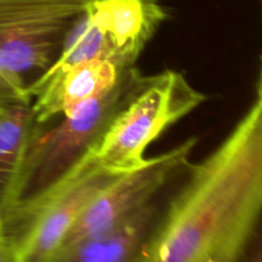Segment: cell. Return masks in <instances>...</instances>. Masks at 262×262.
<instances>
[{
  "mask_svg": "<svg viewBox=\"0 0 262 262\" xmlns=\"http://www.w3.org/2000/svg\"><path fill=\"white\" fill-rule=\"evenodd\" d=\"M145 79L136 66L125 68L109 92L61 115L56 123L37 124L28 142L10 205L41 193L61 178L99 141L117 113L140 91Z\"/></svg>",
  "mask_w": 262,
  "mask_h": 262,
  "instance_id": "7a4b0ae2",
  "label": "cell"
},
{
  "mask_svg": "<svg viewBox=\"0 0 262 262\" xmlns=\"http://www.w3.org/2000/svg\"><path fill=\"white\" fill-rule=\"evenodd\" d=\"M15 101H32L28 83L0 60V104Z\"/></svg>",
  "mask_w": 262,
  "mask_h": 262,
  "instance_id": "30bf717a",
  "label": "cell"
},
{
  "mask_svg": "<svg viewBox=\"0 0 262 262\" xmlns=\"http://www.w3.org/2000/svg\"><path fill=\"white\" fill-rule=\"evenodd\" d=\"M37 124L32 101L0 104V217L12 204L26 150Z\"/></svg>",
  "mask_w": 262,
  "mask_h": 262,
  "instance_id": "9c48e42d",
  "label": "cell"
},
{
  "mask_svg": "<svg viewBox=\"0 0 262 262\" xmlns=\"http://www.w3.org/2000/svg\"><path fill=\"white\" fill-rule=\"evenodd\" d=\"M124 69L109 59H92L59 73H42L28 83L36 122H53L84 102L102 96L119 82Z\"/></svg>",
  "mask_w": 262,
  "mask_h": 262,
  "instance_id": "8992f818",
  "label": "cell"
},
{
  "mask_svg": "<svg viewBox=\"0 0 262 262\" xmlns=\"http://www.w3.org/2000/svg\"><path fill=\"white\" fill-rule=\"evenodd\" d=\"M159 212V205L151 202L109 230L61 246L43 262H133Z\"/></svg>",
  "mask_w": 262,
  "mask_h": 262,
  "instance_id": "ba28073f",
  "label": "cell"
},
{
  "mask_svg": "<svg viewBox=\"0 0 262 262\" xmlns=\"http://www.w3.org/2000/svg\"><path fill=\"white\" fill-rule=\"evenodd\" d=\"M122 174L100 165L90 148L41 193L10 205L0 222L17 262H43L61 245L90 202Z\"/></svg>",
  "mask_w": 262,
  "mask_h": 262,
  "instance_id": "3957f363",
  "label": "cell"
},
{
  "mask_svg": "<svg viewBox=\"0 0 262 262\" xmlns=\"http://www.w3.org/2000/svg\"><path fill=\"white\" fill-rule=\"evenodd\" d=\"M242 262H262V230L260 234L256 235Z\"/></svg>",
  "mask_w": 262,
  "mask_h": 262,
  "instance_id": "7c38bea8",
  "label": "cell"
},
{
  "mask_svg": "<svg viewBox=\"0 0 262 262\" xmlns=\"http://www.w3.org/2000/svg\"><path fill=\"white\" fill-rule=\"evenodd\" d=\"M196 145L197 138H188L171 150L148 159L137 170L115 178L79 215L61 246L109 230L155 201L159 192L188 168Z\"/></svg>",
  "mask_w": 262,
  "mask_h": 262,
  "instance_id": "5b68a950",
  "label": "cell"
},
{
  "mask_svg": "<svg viewBox=\"0 0 262 262\" xmlns=\"http://www.w3.org/2000/svg\"><path fill=\"white\" fill-rule=\"evenodd\" d=\"M205 100L206 96L179 72L146 77L140 91L117 113L91 147L97 161L115 174L137 170L148 161L145 155L148 146Z\"/></svg>",
  "mask_w": 262,
  "mask_h": 262,
  "instance_id": "277c9868",
  "label": "cell"
},
{
  "mask_svg": "<svg viewBox=\"0 0 262 262\" xmlns=\"http://www.w3.org/2000/svg\"><path fill=\"white\" fill-rule=\"evenodd\" d=\"M258 91L262 92V68H261V74H260V81H258V87H257Z\"/></svg>",
  "mask_w": 262,
  "mask_h": 262,
  "instance_id": "4fadbf2b",
  "label": "cell"
},
{
  "mask_svg": "<svg viewBox=\"0 0 262 262\" xmlns=\"http://www.w3.org/2000/svg\"><path fill=\"white\" fill-rule=\"evenodd\" d=\"M262 220V92L227 137L184 170L133 262H242Z\"/></svg>",
  "mask_w": 262,
  "mask_h": 262,
  "instance_id": "6da1fadb",
  "label": "cell"
},
{
  "mask_svg": "<svg viewBox=\"0 0 262 262\" xmlns=\"http://www.w3.org/2000/svg\"><path fill=\"white\" fill-rule=\"evenodd\" d=\"M86 17L109 43L120 68L136 66L166 12L159 0H90Z\"/></svg>",
  "mask_w": 262,
  "mask_h": 262,
  "instance_id": "52a82bcc",
  "label": "cell"
},
{
  "mask_svg": "<svg viewBox=\"0 0 262 262\" xmlns=\"http://www.w3.org/2000/svg\"><path fill=\"white\" fill-rule=\"evenodd\" d=\"M0 262H17L14 250H13L9 238L5 234L2 222H0Z\"/></svg>",
  "mask_w": 262,
  "mask_h": 262,
  "instance_id": "8fae6325",
  "label": "cell"
}]
</instances>
